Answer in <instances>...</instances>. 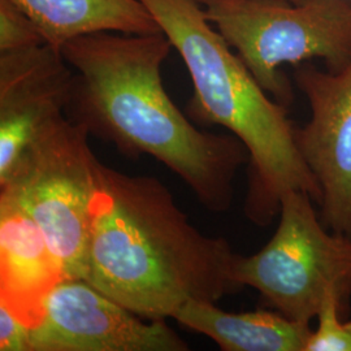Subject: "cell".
I'll use <instances>...</instances> for the list:
<instances>
[{"instance_id":"1","label":"cell","mask_w":351,"mask_h":351,"mask_svg":"<svg viewBox=\"0 0 351 351\" xmlns=\"http://www.w3.org/2000/svg\"><path fill=\"white\" fill-rule=\"evenodd\" d=\"M172 47L163 32H104L68 42L62 52L75 78L66 116L128 158L150 155L207 210L226 213L249 151L233 134L199 130L169 98L162 66Z\"/></svg>"},{"instance_id":"2","label":"cell","mask_w":351,"mask_h":351,"mask_svg":"<svg viewBox=\"0 0 351 351\" xmlns=\"http://www.w3.org/2000/svg\"><path fill=\"white\" fill-rule=\"evenodd\" d=\"M239 254L190 224L169 189L101 163L91 202L84 280L146 320L189 301L216 303L242 287Z\"/></svg>"},{"instance_id":"3","label":"cell","mask_w":351,"mask_h":351,"mask_svg":"<svg viewBox=\"0 0 351 351\" xmlns=\"http://www.w3.org/2000/svg\"><path fill=\"white\" fill-rule=\"evenodd\" d=\"M188 68L194 94L191 119L228 129L250 156L245 213L268 226L290 190L322 203V189L302 158L287 106L272 101L197 0H141Z\"/></svg>"},{"instance_id":"4","label":"cell","mask_w":351,"mask_h":351,"mask_svg":"<svg viewBox=\"0 0 351 351\" xmlns=\"http://www.w3.org/2000/svg\"><path fill=\"white\" fill-rule=\"evenodd\" d=\"M197 1L259 85L284 106L293 90L282 65L322 59L328 71H339L351 60L348 0Z\"/></svg>"},{"instance_id":"5","label":"cell","mask_w":351,"mask_h":351,"mask_svg":"<svg viewBox=\"0 0 351 351\" xmlns=\"http://www.w3.org/2000/svg\"><path fill=\"white\" fill-rule=\"evenodd\" d=\"M304 191L281 198L276 232L262 250L239 255L234 277L250 287L275 311L303 326L317 317L333 294L339 313H351V237L328 229Z\"/></svg>"},{"instance_id":"6","label":"cell","mask_w":351,"mask_h":351,"mask_svg":"<svg viewBox=\"0 0 351 351\" xmlns=\"http://www.w3.org/2000/svg\"><path fill=\"white\" fill-rule=\"evenodd\" d=\"M88 129L68 116L46 129L0 181L40 228L64 278H84L99 160Z\"/></svg>"},{"instance_id":"7","label":"cell","mask_w":351,"mask_h":351,"mask_svg":"<svg viewBox=\"0 0 351 351\" xmlns=\"http://www.w3.org/2000/svg\"><path fill=\"white\" fill-rule=\"evenodd\" d=\"M30 351H186L165 320H146L84 278H62L29 326Z\"/></svg>"},{"instance_id":"8","label":"cell","mask_w":351,"mask_h":351,"mask_svg":"<svg viewBox=\"0 0 351 351\" xmlns=\"http://www.w3.org/2000/svg\"><path fill=\"white\" fill-rule=\"evenodd\" d=\"M294 78L311 110L295 142L322 189V220L351 237V60L326 72L300 64Z\"/></svg>"},{"instance_id":"9","label":"cell","mask_w":351,"mask_h":351,"mask_svg":"<svg viewBox=\"0 0 351 351\" xmlns=\"http://www.w3.org/2000/svg\"><path fill=\"white\" fill-rule=\"evenodd\" d=\"M75 73L47 43L0 52V181L29 146L66 116Z\"/></svg>"},{"instance_id":"10","label":"cell","mask_w":351,"mask_h":351,"mask_svg":"<svg viewBox=\"0 0 351 351\" xmlns=\"http://www.w3.org/2000/svg\"><path fill=\"white\" fill-rule=\"evenodd\" d=\"M62 278L34 219L11 197L0 194V302L30 326L43 297Z\"/></svg>"},{"instance_id":"11","label":"cell","mask_w":351,"mask_h":351,"mask_svg":"<svg viewBox=\"0 0 351 351\" xmlns=\"http://www.w3.org/2000/svg\"><path fill=\"white\" fill-rule=\"evenodd\" d=\"M38 26L56 50L75 38L95 33H162L141 0H11Z\"/></svg>"},{"instance_id":"12","label":"cell","mask_w":351,"mask_h":351,"mask_svg":"<svg viewBox=\"0 0 351 351\" xmlns=\"http://www.w3.org/2000/svg\"><path fill=\"white\" fill-rule=\"evenodd\" d=\"M172 319L224 351H304L313 330L277 311L228 313L213 302H186Z\"/></svg>"},{"instance_id":"13","label":"cell","mask_w":351,"mask_h":351,"mask_svg":"<svg viewBox=\"0 0 351 351\" xmlns=\"http://www.w3.org/2000/svg\"><path fill=\"white\" fill-rule=\"evenodd\" d=\"M316 320L304 351H351V320L341 316L333 294L326 297Z\"/></svg>"},{"instance_id":"14","label":"cell","mask_w":351,"mask_h":351,"mask_svg":"<svg viewBox=\"0 0 351 351\" xmlns=\"http://www.w3.org/2000/svg\"><path fill=\"white\" fill-rule=\"evenodd\" d=\"M46 43L34 21L11 0H0V52Z\"/></svg>"},{"instance_id":"15","label":"cell","mask_w":351,"mask_h":351,"mask_svg":"<svg viewBox=\"0 0 351 351\" xmlns=\"http://www.w3.org/2000/svg\"><path fill=\"white\" fill-rule=\"evenodd\" d=\"M0 351H30L29 324L0 302Z\"/></svg>"},{"instance_id":"16","label":"cell","mask_w":351,"mask_h":351,"mask_svg":"<svg viewBox=\"0 0 351 351\" xmlns=\"http://www.w3.org/2000/svg\"><path fill=\"white\" fill-rule=\"evenodd\" d=\"M291 1H298V0H291Z\"/></svg>"},{"instance_id":"17","label":"cell","mask_w":351,"mask_h":351,"mask_svg":"<svg viewBox=\"0 0 351 351\" xmlns=\"http://www.w3.org/2000/svg\"><path fill=\"white\" fill-rule=\"evenodd\" d=\"M348 1H350V3H351V0H348Z\"/></svg>"}]
</instances>
